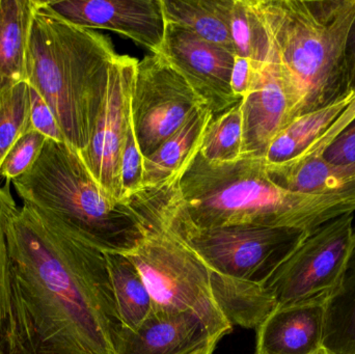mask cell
<instances>
[{
	"label": "cell",
	"mask_w": 355,
	"mask_h": 354,
	"mask_svg": "<svg viewBox=\"0 0 355 354\" xmlns=\"http://www.w3.org/2000/svg\"><path fill=\"white\" fill-rule=\"evenodd\" d=\"M37 0H0V95L27 82V54Z\"/></svg>",
	"instance_id": "ac0fdd59"
},
{
	"label": "cell",
	"mask_w": 355,
	"mask_h": 354,
	"mask_svg": "<svg viewBox=\"0 0 355 354\" xmlns=\"http://www.w3.org/2000/svg\"><path fill=\"white\" fill-rule=\"evenodd\" d=\"M223 338V337L221 336L212 337V338L209 339L206 343L200 345V347H198V348L194 349L193 351L188 354H214L217 344H218L219 341Z\"/></svg>",
	"instance_id": "e575fe53"
},
{
	"label": "cell",
	"mask_w": 355,
	"mask_h": 354,
	"mask_svg": "<svg viewBox=\"0 0 355 354\" xmlns=\"http://www.w3.org/2000/svg\"><path fill=\"white\" fill-rule=\"evenodd\" d=\"M0 354H116L122 324L105 253L28 204L12 215Z\"/></svg>",
	"instance_id": "6da1fadb"
},
{
	"label": "cell",
	"mask_w": 355,
	"mask_h": 354,
	"mask_svg": "<svg viewBox=\"0 0 355 354\" xmlns=\"http://www.w3.org/2000/svg\"><path fill=\"white\" fill-rule=\"evenodd\" d=\"M327 301L275 308L257 328L254 354H315L323 348Z\"/></svg>",
	"instance_id": "5bb4252c"
},
{
	"label": "cell",
	"mask_w": 355,
	"mask_h": 354,
	"mask_svg": "<svg viewBox=\"0 0 355 354\" xmlns=\"http://www.w3.org/2000/svg\"><path fill=\"white\" fill-rule=\"evenodd\" d=\"M241 102L242 157H264L273 139L296 118L293 100L275 62L261 70L254 89Z\"/></svg>",
	"instance_id": "4fadbf2b"
},
{
	"label": "cell",
	"mask_w": 355,
	"mask_h": 354,
	"mask_svg": "<svg viewBox=\"0 0 355 354\" xmlns=\"http://www.w3.org/2000/svg\"><path fill=\"white\" fill-rule=\"evenodd\" d=\"M347 94L333 103L294 118L269 145L264 155L267 166H277L300 157L339 118L352 96Z\"/></svg>",
	"instance_id": "d6986e66"
},
{
	"label": "cell",
	"mask_w": 355,
	"mask_h": 354,
	"mask_svg": "<svg viewBox=\"0 0 355 354\" xmlns=\"http://www.w3.org/2000/svg\"><path fill=\"white\" fill-rule=\"evenodd\" d=\"M12 184L23 203L104 253L127 255L145 237L139 214L110 200L66 143L47 139L33 168Z\"/></svg>",
	"instance_id": "5b68a950"
},
{
	"label": "cell",
	"mask_w": 355,
	"mask_h": 354,
	"mask_svg": "<svg viewBox=\"0 0 355 354\" xmlns=\"http://www.w3.org/2000/svg\"><path fill=\"white\" fill-rule=\"evenodd\" d=\"M178 183L159 187L164 215L171 228L211 272L263 286L310 234L291 228H192L181 222L175 211Z\"/></svg>",
	"instance_id": "52a82bcc"
},
{
	"label": "cell",
	"mask_w": 355,
	"mask_h": 354,
	"mask_svg": "<svg viewBox=\"0 0 355 354\" xmlns=\"http://www.w3.org/2000/svg\"><path fill=\"white\" fill-rule=\"evenodd\" d=\"M139 60L118 54L110 71L106 104L87 149L78 155L112 201L122 202L121 166L131 123V94Z\"/></svg>",
	"instance_id": "30bf717a"
},
{
	"label": "cell",
	"mask_w": 355,
	"mask_h": 354,
	"mask_svg": "<svg viewBox=\"0 0 355 354\" xmlns=\"http://www.w3.org/2000/svg\"><path fill=\"white\" fill-rule=\"evenodd\" d=\"M354 213L310 232L263 287L277 307L327 301L341 283L354 243Z\"/></svg>",
	"instance_id": "ba28073f"
},
{
	"label": "cell",
	"mask_w": 355,
	"mask_h": 354,
	"mask_svg": "<svg viewBox=\"0 0 355 354\" xmlns=\"http://www.w3.org/2000/svg\"><path fill=\"white\" fill-rule=\"evenodd\" d=\"M231 0H162L166 22L180 25L235 54L229 14Z\"/></svg>",
	"instance_id": "44dd1931"
},
{
	"label": "cell",
	"mask_w": 355,
	"mask_h": 354,
	"mask_svg": "<svg viewBox=\"0 0 355 354\" xmlns=\"http://www.w3.org/2000/svg\"><path fill=\"white\" fill-rule=\"evenodd\" d=\"M208 270L215 301L233 328L238 326L257 330L277 307L275 299L262 285Z\"/></svg>",
	"instance_id": "ffe728a7"
},
{
	"label": "cell",
	"mask_w": 355,
	"mask_h": 354,
	"mask_svg": "<svg viewBox=\"0 0 355 354\" xmlns=\"http://www.w3.org/2000/svg\"><path fill=\"white\" fill-rule=\"evenodd\" d=\"M323 348L329 354H355V228L341 283L325 303Z\"/></svg>",
	"instance_id": "7402d4cb"
},
{
	"label": "cell",
	"mask_w": 355,
	"mask_h": 354,
	"mask_svg": "<svg viewBox=\"0 0 355 354\" xmlns=\"http://www.w3.org/2000/svg\"><path fill=\"white\" fill-rule=\"evenodd\" d=\"M121 184H122V202L127 201L135 193L144 189V157L139 150L132 120L127 134L121 166Z\"/></svg>",
	"instance_id": "f1b7e54d"
},
{
	"label": "cell",
	"mask_w": 355,
	"mask_h": 354,
	"mask_svg": "<svg viewBox=\"0 0 355 354\" xmlns=\"http://www.w3.org/2000/svg\"><path fill=\"white\" fill-rule=\"evenodd\" d=\"M160 53L189 83L213 116L240 101L231 87L235 54L168 22Z\"/></svg>",
	"instance_id": "8fae6325"
},
{
	"label": "cell",
	"mask_w": 355,
	"mask_h": 354,
	"mask_svg": "<svg viewBox=\"0 0 355 354\" xmlns=\"http://www.w3.org/2000/svg\"><path fill=\"white\" fill-rule=\"evenodd\" d=\"M200 154L209 162L227 163L243 155L242 102L213 116L207 127Z\"/></svg>",
	"instance_id": "d4e9b609"
},
{
	"label": "cell",
	"mask_w": 355,
	"mask_h": 354,
	"mask_svg": "<svg viewBox=\"0 0 355 354\" xmlns=\"http://www.w3.org/2000/svg\"><path fill=\"white\" fill-rule=\"evenodd\" d=\"M174 206L178 218L198 230L264 227L312 232L352 213L325 195L277 186L269 179L264 157L213 163L200 152L178 183Z\"/></svg>",
	"instance_id": "7a4b0ae2"
},
{
	"label": "cell",
	"mask_w": 355,
	"mask_h": 354,
	"mask_svg": "<svg viewBox=\"0 0 355 354\" xmlns=\"http://www.w3.org/2000/svg\"><path fill=\"white\" fill-rule=\"evenodd\" d=\"M204 105L162 53L147 54L139 60L131 94V120L143 157L157 151Z\"/></svg>",
	"instance_id": "9c48e42d"
},
{
	"label": "cell",
	"mask_w": 355,
	"mask_h": 354,
	"mask_svg": "<svg viewBox=\"0 0 355 354\" xmlns=\"http://www.w3.org/2000/svg\"><path fill=\"white\" fill-rule=\"evenodd\" d=\"M345 69L348 93L355 94V17L346 39Z\"/></svg>",
	"instance_id": "836d02e7"
},
{
	"label": "cell",
	"mask_w": 355,
	"mask_h": 354,
	"mask_svg": "<svg viewBox=\"0 0 355 354\" xmlns=\"http://www.w3.org/2000/svg\"><path fill=\"white\" fill-rule=\"evenodd\" d=\"M118 53L106 35L75 26L37 0L27 54V83L53 112L67 145L87 149L106 104Z\"/></svg>",
	"instance_id": "3957f363"
},
{
	"label": "cell",
	"mask_w": 355,
	"mask_h": 354,
	"mask_svg": "<svg viewBox=\"0 0 355 354\" xmlns=\"http://www.w3.org/2000/svg\"><path fill=\"white\" fill-rule=\"evenodd\" d=\"M213 116L208 106H202L157 151L144 158V188H158L179 182L200 152Z\"/></svg>",
	"instance_id": "e0dca14e"
},
{
	"label": "cell",
	"mask_w": 355,
	"mask_h": 354,
	"mask_svg": "<svg viewBox=\"0 0 355 354\" xmlns=\"http://www.w3.org/2000/svg\"><path fill=\"white\" fill-rule=\"evenodd\" d=\"M28 83L21 82L0 95V166L28 126Z\"/></svg>",
	"instance_id": "484cf974"
},
{
	"label": "cell",
	"mask_w": 355,
	"mask_h": 354,
	"mask_svg": "<svg viewBox=\"0 0 355 354\" xmlns=\"http://www.w3.org/2000/svg\"><path fill=\"white\" fill-rule=\"evenodd\" d=\"M262 69L250 58L235 56L232 71L231 87L238 99H244L254 89Z\"/></svg>",
	"instance_id": "4dcf8cb0"
},
{
	"label": "cell",
	"mask_w": 355,
	"mask_h": 354,
	"mask_svg": "<svg viewBox=\"0 0 355 354\" xmlns=\"http://www.w3.org/2000/svg\"><path fill=\"white\" fill-rule=\"evenodd\" d=\"M210 338L191 314L153 311L135 330L122 328L116 354H188Z\"/></svg>",
	"instance_id": "9a60e30c"
},
{
	"label": "cell",
	"mask_w": 355,
	"mask_h": 354,
	"mask_svg": "<svg viewBox=\"0 0 355 354\" xmlns=\"http://www.w3.org/2000/svg\"><path fill=\"white\" fill-rule=\"evenodd\" d=\"M355 120V94L352 96L349 104L339 118L329 127V130L314 143L308 151L304 152L300 157H319L322 155L327 147L352 124ZM300 158V157H298Z\"/></svg>",
	"instance_id": "d6a6232c"
},
{
	"label": "cell",
	"mask_w": 355,
	"mask_h": 354,
	"mask_svg": "<svg viewBox=\"0 0 355 354\" xmlns=\"http://www.w3.org/2000/svg\"><path fill=\"white\" fill-rule=\"evenodd\" d=\"M321 157L338 166L355 162V120L325 149Z\"/></svg>",
	"instance_id": "1f68e13d"
},
{
	"label": "cell",
	"mask_w": 355,
	"mask_h": 354,
	"mask_svg": "<svg viewBox=\"0 0 355 354\" xmlns=\"http://www.w3.org/2000/svg\"><path fill=\"white\" fill-rule=\"evenodd\" d=\"M45 3L70 24L114 31L151 53H160L166 29L162 0H51Z\"/></svg>",
	"instance_id": "7c38bea8"
},
{
	"label": "cell",
	"mask_w": 355,
	"mask_h": 354,
	"mask_svg": "<svg viewBox=\"0 0 355 354\" xmlns=\"http://www.w3.org/2000/svg\"><path fill=\"white\" fill-rule=\"evenodd\" d=\"M105 258L122 328L135 330L153 313L149 291L128 256L105 253Z\"/></svg>",
	"instance_id": "603a6c76"
},
{
	"label": "cell",
	"mask_w": 355,
	"mask_h": 354,
	"mask_svg": "<svg viewBox=\"0 0 355 354\" xmlns=\"http://www.w3.org/2000/svg\"><path fill=\"white\" fill-rule=\"evenodd\" d=\"M46 139L37 131L23 134L8 151L0 166V178L10 183L28 172L43 152Z\"/></svg>",
	"instance_id": "83f0119b"
},
{
	"label": "cell",
	"mask_w": 355,
	"mask_h": 354,
	"mask_svg": "<svg viewBox=\"0 0 355 354\" xmlns=\"http://www.w3.org/2000/svg\"><path fill=\"white\" fill-rule=\"evenodd\" d=\"M29 87V118L26 132L37 131L50 141L66 143L53 112L33 87Z\"/></svg>",
	"instance_id": "f546056e"
},
{
	"label": "cell",
	"mask_w": 355,
	"mask_h": 354,
	"mask_svg": "<svg viewBox=\"0 0 355 354\" xmlns=\"http://www.w3.org/2000/svg\"><path fill=\"white\" fill-rule=\"evenodd\" d=\"M127 203L143 220L146 234L126 256L147 286L153 311L191 314L211 337L229 335L233 326L215 301L208 268L171 228L159 188H144Z\"/></svg>",
	"instance_id": "8992f818"
},
{
	"label": "cell",
	"mask_w": 355,
	"mask_h": 354,
	"mask_svg": "<svg viewBox=\"0 0 355 354\" xmlns=\"http://www.w3.org/2000/svg\"><path fill=\"white\" fill-rule=\"evenodd\" d=\"M227 20L236 56L264 68L270 62L271 45L254 0H231Z\"/></svg>",
	"instance_id": "cb8c5ba5"
},
{
	"label": "cell",
	"mask_w": 355,
	"mask_h": 354,
	"mask_svg": "<svg viewBox=\"0 0 355 354\" xmlns=\"http://www.w3.org/2000/svg\"><path fill=\"white\" fill-rule=\"evenodd\" d=\"M16 203L10 191V183L0 187V342L8 308L10 290V251L8 230L12 215L17 211Z\"/></svg>",
	"instance_id": "4316f807"
},
{
	"label": "cell",
	"mask_w": 355,
	"mask_h": 354,
	"mask_svg": "<svg viewBox=\"0 0 355 354\" xmlns=\"http://www.w3.org/2000/svg\"><path fill=\"white\" fill-rule=\"evenodd\" d=\"M269 179L293 193L321 195L355 212V162L331 164L319 157H300L277 166H267Z\"/></svg>",
	"instance_id": "2e32d148"
},
{
	"label": "cell",
	"mask_w": 355,
	"mask_h": 354,
	"mask_svg": "<svg viewBox=\"0 0 355 354\" xmlns=\"http://www.w3.org/2000/svg\"><path fill=\"white\" fill-rule=\"evenodd\" d=\"M315 354H329V353H327V351H325L324 348H322V349H321V351H319L318 353H316Z\"/></svg>",
	"instance_id": "d590c367"
},
{
	"label": "cell",
	"mask_w": 355,
	"mask_h": 354,
	"mask_svg": "<svg viewBox=\"0 0 355 354\" xmlns=\"http://www.w3.org/2000/svg\"><path fill=\"white\" fill-rule=\"evenodd\" d=\"M296 118L347 95L345 45L355 0H254Z\"/></svg>",
	"instance_id": "277c9868"
}]
</instances>
